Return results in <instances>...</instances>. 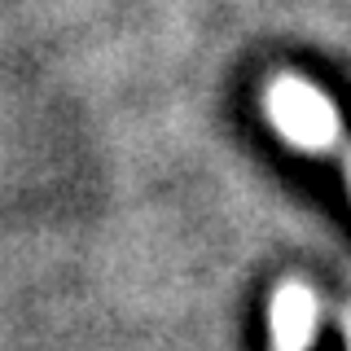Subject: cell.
Returning <instances> with one entry per match:
<instances>
[{"label":"cell","mask_w":351,"mask_h":351,"mask_svg":"<svg viewBox=\"0 0 351 351\" xmlns=\"http://www.w3.org/2000/svg\"><path fill=\"white\" fill-rule=\"evenodd\" d=\"M272 114H277V123L290 132V136H299V141H325L329 136L325 106L299 84H285V88L272 93Z\"/></svg>","instance_id":"obj_1"},{"label":"cell","mask_w":351,"mask_h":351,"mask_svg":"<svg viewBox=\"0 0 351 351\" xmlns=\"http://www.w3.org/2000/svg\"><path fill=\"white\" fill-rule=\"evenodd\" d=\"M312 351H347V343H343V334H338V329H321V334H316V343H312Z\"/></svg>","instance_id":"obj_2"}]
</instances>
